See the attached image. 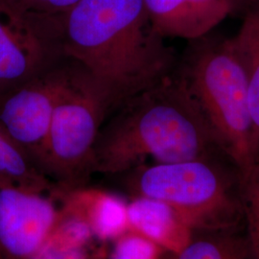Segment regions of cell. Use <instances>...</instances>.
Here are the masks:
<instances>
[{"label": "cell", "instance_id": "obj_2", "mask_svg": "<svg viewBox=\"0 0 259 259\" xmlns=\"http://www.w3.org/2000/svg\"><path fill=\"white\" fill-rule=\"evenodd\" d=\"M107 119L91 172H124L146 157L157 163L226 157L175 70L122 103Z\"/></svg>", "mask_w": 259, "mask_h": 259}, {"label": "cell", "instance_id": "obj_13", "mask_svg": "<svg viewBox=\"0 0 259 259\" xmlns=\"http://www.w3.org/2000/svg\"><path fill=\"white\" fill-rule=\"evenodd\" d=\"M231 230L203 232L192 237L177 259H254L246 237L235 235Z\"/></svg>", "mask_w": 259, "mask_h": 259}, {"label": "cell", "instance_id": "obj_16", "mask_svg": "<svg viewBox=\"0 0 259 259\" xmlns=\"http://www.w3.org/2000/svg\"><path fill=\"white\" fill-rule=\"evenodd\" d=\"M158 246L138 232L121 235L111 259H157Z\"/></svg>", "mask_w": 259, "mask_h": 259}, {"label": "cell", "instance_id": "obj_8", "mask_svg": "<svg viewBox=\"0 0 259 259\" xmlns=\"http://www.w3.org/2000/svg\"><path fill=\"white\" fill-rule=\"evenodd\" d=\"M56 222L54 205L40 192L0 181V259H35Z\"/></svg>", "mask_w": 259, "mask_h": 259}, {"label": "cell", "instance_id": "obj_4", "mask_svg": "<svg viewBox=\"0 0 259 259\" xmlns=\"http://www.w3.org/2000/svg\"><path fill=\"white\" fill-rule=\"evenodd\" d=\"M133 184L139 196L170 204L194 232L231 230L242 217L239 170L218 157L140 167Z\"/></svg>", "mask_w": 259, "mask_h": 259}, {"label": "cell", "instance_id": "obj_11", "mask_svg": "<svg viewBox=\"0 0 259 259\" xmlns=\"http://www.w3.org/2000/svg\"><path fill=\"white\" fill-rule=\"evenodd\" d=\"M231 40L247 79L254 160L259 157V0L247 1L240 28Z\"/></svg>", "mask_w": 259, "mask_h": 259}, {"label": "cell", "instance_id": "obj_1", "mask_svg": "<svg viewBox=\"0 0 259 259\" xmlns=\"http://www.w3.org/2000/svg\"><path fill=\"white\" fill-rule=\"evenodd\" d=\"M56 19L63 55L92 77L112 111L175 70L174 51L153 30L144 0H80Z\"/></svg>", "mask_w": 259, "mask_h": 259}, {"label": "cell", "instance_id": "obj_12", "mask_svg": "<svg viewBox=\"0 0 259 259\" xmlns=\"http://www.w3.org/2000/svg\"><path fill=\"white\" fill-rule=\"evenodd\" d=\"M0 181L40 192L48 185L46 175L0 124Z\"/></svg>", "mask_w": 259, "mask_h": 259}, {"label": "cell", "instance_id": "obj_10", "mask_svg": "<svg viewBox=\"0 0 259 259\" xmlns=\"http://www.w3.org/2000/svg\"><path fill=\"white\" fill-rule=\"evenodd\" d=\"M128 223L136 232L176 254L194 232L170 204L144 196H138L128 204Z\"/></svg>", "mask_w": 259, "mask_h": 259}, {"label": "cell", "instance_id": "obj_3", "mask_svg": "<svg viewBox=\"0 0 259 259\" xmlns=\"http://www.w3.org/2000/svg\"><path fill=\"white\" fill-rule=\"evenodd\" d=\"M177 73L203 114L223 154L239 171L253 161L246 75L231 37L190 41Z\"/></svg>", "mask_w": 259, "mask_h": 259}, {"label": "cell", "instance_id": "obj_17", "mask_svg": "<svg viewBox=\"0 0 259 259\" xmlns=\"http://www.w3.org/2000/svg\"><path fill=\"white\" fill-rule=\"evenodd\" d=\"M12 8L24 14L58 15L70 9L80 0H3Z\"/></svg>", "mask_w": 259, "mask_h": 259}, {"label": "cell", "instance_id": "obj_7", "mask_svg": "<svg viewBox=\"0 0 259 259\" xmlns=\"http://www.w3.org/2000/svg\"><path fill=\"white\" fill-rule=\"evenodd\" d=\"M65 59L0 94V124L40 171L56 103L73 68Z\"/></svg>", "mask_w": 259, "mask_h": 259}, {"label": "cell", "instance_id": "obj_6", "mask_svg": "<svg viewBox=\"0 0 259 259\" xmlns=\"http://www.w3.org/2000/svg\"><path fill=\"white\" fill-rule=\"evenodd\" d=\"M63 59L55 15L20 13L0 0V94Z\"/></svg>", "mask_w": 259, "mask_h": 259}, {"label": "cell", "instance_id": "obj_18", "mask_svg": "<svg viewBox=\"0 0 259 259\" xmlns=\"http://www.w3.org/2000/svg\"><path fill=\"white\" fill-rule=\"evenodd\" d=\"M231 1H232V3L237 7L239 4L243 3V1H244V0H231Z\"/></svg>", "mask_w": 259, "mask_h": 259}, {"label": "cell", "instance_id": "obj_15", "mask_svg": "<svg viewBox=\"0 0 259 259\" xmlns=\"http://www.w3.org/2000/svg\"><path fill=\"white\" fill-rule=\"evenodd\" d=\"M238 189L246 238L253 258L259 259V157L239 171Z\"/></svg>", "mask_w": 259, "mask_h": 259}, {"label": "cell", "instance_id": "obj_14", "mask_svg": "<svg viewBox=\"0 0 259 259\" xmlns=\"http://www.w3.org/2000/svg\"><path fill=\"white\" fill-rule=\"evenodd\" d=\"M93 205L88 221L93 232L101 239L117 238L126 231L128 204L119 196L106 192H92Z\"/></svg>", "mask_w": 259, "mask_h": 259}, {"label": "cell", "instance_id": "obj_5", "mask_svg": "<svg viewBox=\"0 0 259 259\" xmlns=\"http://www.w3.org/2000/svg\"><path fill=\"white\" fill-rule=\"evenodd\" d=\"M73 62V61H72ZM112 112L108 96L78 64L56 103L41 171L65 186L92 173L93 148L104 122Z\"/></svg>", "mask_w": 259, "mask_h": 259}, {"label": "cell", "instance_id": "obj_9", "mask_svg": "<svg viewBox=\"0 0 259 259\" xmlns=\"http://www.w3.org/2000/svg\"><path fill=\"white\" fill-rule=\"evenodd\" d=\"M153 30L163 39L207 36L236 6L231 0H144Z\"/></svg>", "mask_w": 259, "mask_h": 259}]
</instances>
